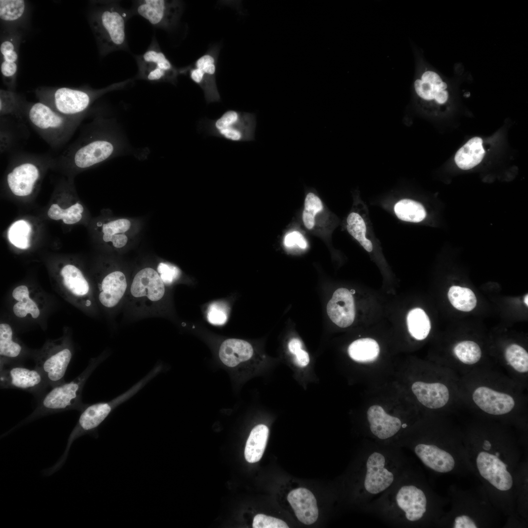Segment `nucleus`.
Instances as JSON below:
<instances>
[{
  "label": "nucleus",
  "mask_w": 528,
  "mask_h": 528,
  "mask_svg": "<svg viewBox=\"0 0 528 528\" xmlns=\"http://www.w3.org/2000/svg\"><path fill=\"white\" fill-rule=\"evenodd\" d=\"M105 123L102 120L98 130L83 131L60 155L53 156L51 167L81 170L110 158L117 147L109 131L104 129Z\"/></svg>",
  "instance_id": "obj_1"
},
{
  "label": "nucleus",
  "mask_w": 528,
  "mask_h": 528,
  "mask_svg": "<svg viewBox=\"0 0 528 528\" xmlns=\"http://www.w3.org/2000/svg\"><path fill=\"white\" fill-rule=\"evenodd\" d=\"M23 114L33 128L55 150L68 142L85 117L64 115L40 101L25 103Z\"/></svg>",
  "instance_id": "obj_2"
},
{
  "label": "nucleus",
  "mask_w": 528,
  "mask_h": 528,
  "mask_svg": "<svg viewBox=\"0 0 528 528\" xmlns=\"http://www.w3.org/2000/svg\"><path fill=\"white\" fill-rule=\"evenodd\" d=\"M103 359H92L87 368L76 378L52 388L41 397L37 406L18 426L30 422L48 415L66 410L82 412L87 406L82 401V393L87 379Z\"/></svg>",
  "instance_id": "obj_3"
},
{
  "label": "nucleus",
  "mask_w": 528,
  "mask_h": 528,
  "mask_svg": "<svg viewBox=\"0 0 528 528\" xmlns=\"http://www.w3.org/2000/svg\"><path fill=\"white\" fill-rule=\"evenodd\" d=\"M164 369L162 364H158L144 377L117 397L108 401L88 404L81 412L78 420L68 439L64 454L57 464L53 466L54 468L57 470L64 463L74 440L83 435L95 432L113 410L137 394L151 380L162 372Z\"/></svg>",
  "instance_id": "obj_4"
},
{
  "label": "nucleus",
  "mask_w": 528,
  "mask_h": 528,
  "mask_svg": "<svg viewBox=\"0 0 528 528\" xmlns=\"http://www.w3.org/2000/svg\"><path fill=\"white\" fill-rule=\"evenodd\" d=\"M128 16L116 2H104L92 12L89 22L101 54L127 47L125 23Z\"/></svg>",
  "instance_id": "obj_5"
},
{
  "label": "nucleus",
  "mask_w": 528,
  "mask_h": 528,
  "mask_svg": "<svg viewBox=\"0 0 528 528\" xmlns=\"http://www.w3.org/2000/svg\"><path fill=\"white\" fill-rule=\"evenodd\" d=\"M52 158L48 154L19 152L13 154L6 179L10 191L17 196L30 195L40 180L43 170L51 167Z\"/></svg>",
  "instance_id": "obj_6"
},
{
  "label": "nucleus",
  "mask_w": 528,
  "mask_h": 528,
  "mask_svg": "<svg viewBox=\"0 0 528 528\" xmlns=\"http://www.w3.org/2000/svg\"><path fill=\"white\" fill-rule=\"evenodd\" d=\"M113 88L112 87L99 90L67 87L40 88L35 92L40 102L62 114L69 117H85L93 101Z\"/></svg>",
  "instance_id": "obj_7"
},
{
  "label": "nucleus",
  "mask_w": 528,
  "mask_h": 528,
  "mask_svg": "<svg viewBox=\"0 0 528 528\" xmlns=\"http://www.w3.org/2000/svg\"><path fill=\"white\" fill-rule=\"evenodd\" d=\"M395 460L387 451H368L362 482L368 500L384 494L398 481V464Z\"/></svg>",
  "instance_id": "obj_8"
},
{
  "label": "nucleus",
  "mask_w": 528,
  "mask_h": 528,
  "mask_svg": "<svg viewBox=\"0 0 528 528\" xmlns=\"http://www.w3.org/2000/svg\"><path fill=\"white\" fill-rule=\"evenodd\" d=\"M256 127L255 113L234 110H228L215 119H202L199 124L200 130L207 134L233 142L254 140Z\"/></svg>",
  "instance_id": "obj_9"
},
{
  "label": "nucleus",
  "mask_w": 528,
  "mask_h": 528,
  "mask_svg": "<svg viewBox=\"0 0 528 528\" xmlns=\"http://www.w3.org/2000/svg\"><path fill=\"white\" fill-rule=\"evenodd\" d=\"M398 481L390 489L385 503L387 516L406 523L422 518L426 511L427 498L421 489L409 483Z\"/></svg>",
  "instance_id": "obj_10"
},
{
  "label": "nucleus",
  "mask_w": 528,
  "mask_h": 528,
  "mask_svg": "<svg viewBox=\"0 0 528 528\" xmlns=\"http://www.w3.org/2000/svg\"><path fill=\"white\" fill-rule=\"evenodd\" d=\"M220 361L227 367L253 376L266 368L267 360L249 342L228 338L220 344L218 352Z\"/></svg>",
  "instance_id": "obj_11"
},
{
  "label": "nucleus",
  "mask_w": 528,
  "mask_h": 528,
  "mask_svg": "<svg viewBox=\"0 0 528 528\" xmlns=\"http://www.w3.org/2000/svg\"><path fill=\"white\" fill-rule=\"evenodd\" d=\"M72 357V350L67 339L49 342L34 355L35 368L52 388L66 382L65 374Z\"/></svg>",
  "instance_id": "obj_12"
},
{
  "label": "nucleus",
  "mask_w": 528,
  "mask_h": 528,
  "mask_svg": "<svg viewBox=\"0 0 528 528\" xmlns=\"http://www.w3.org/2000/svg\"><path fill=\"white\" fill-rule=\"evenodd\" d=\"M219 51L218 45L211 46L193 65L180 70L189 71L190 79L203 90L207 104L220 101L216 80Z\"/></svg>",
  "instance_id": "obj_13"
},
{
  "label": "nucleus",
  "mask_w": 528,
  "mask_h": 528,
  "mask_svg": "<svg viewBox=\"0 0 528 528\" xmlns=\"http://www.w3.org/2000/svg\"><path fill=\"white\" fill-rule=\"evenodd\" d=\"M0 385L2 389H17L32 393L40 399L49 387L42 374L21 364L0 367Z\"/></svg>",
  "instance_id": "obj_14"
},
{
  "label": "nucleus",
  "mask_w": 528,
  "mask_h": 528,
  "mask_svg": "<svg viewBox=\"0 0 528 528\" xmlns=\"http://www.w3.org/2000/svg\"><path fill=\"white\" fill-rule=\"evenodd\" d=\"M416 96L424 102L443 105L449 99L448 85L435 69L419 62L413 83Z\"/></svg>",
  "instance_id": "obj_15"
},
{
  "label": "nucleus",
  "mask_w": 528,
  "mask_h": 528,
  "mask_svg": "<svg viewBox=\"0 0 528 528\" xmlns=\"http://www.w3.org/2000/svg\"><path fill=\"white\" fill-rule=\"evenodd\" d=\"M179 0H142L136 2L134 11L152 25L170 29L178 23L182 13Z\"/></svg>",
  "instance_id": "obj_16"
},
{
  "label": "nucleus",
  "mask_w": 528,
  "mask_h": 528,
  "mask_svg": "<svg viewBox=\"0 0 528 528\" xmlns=\"http://www.w3.org/2000/svg\"><path fill=\"white\" fill-rule=\"evenodd\" d=\"M470 396L476 407L494 416L507 414L515 408L517 404L512 394L489 384H479L474 387Z\"/></svg>",
  "instance_id": "obj_17"
},
{
  "label": "nucleus",
  "mask_w": 528,
  "mask_h": 528,
  "mask_svg": "<svg viewBox=\"0 0 528 528\" xmlns=\"http://www.w3.org/2000/svg\"><path fill=\"white\" fill-rule=\"evenodd\" d=\"M287 363L296 381L306 389L310 383L318 381L308 352L297 337L290 338L286 344Z\"/></svg>",
  "instance_id": "obj_18"
},
{
  "label": "nucleus",
  "mask_w": 528,
  "mask_h": 528,
  "mask_svg": "<svg viewBox=\"0 0 528 528\" xmlns=\"http://www.w3.org/2000/svg\"><path fill=\"white\" fill-rule=\"evenodd\" d=\"M130 291L134 297H146L149 300L156 302L163 298L165 286L157 271L152 268L146 267L135 275Z\"/></svg>",
  "instance_id": "obj_19"
},
{
  "label": "nucleus",
  "mask_w": 528,
  "mask_h": 528,
  "mask_svg": "<svg viewBox=\"0 0 528 528\" xmlns=\"http://www.w3.org/2000/svg\"><path fill=\"white\" fill-rule=\"evenodd\" d=\"M330 319L341 328H347L355 318V307L353 296L348 289L339 288L333 293L327 306Z\"/></svg>",
  "instance_id": "obj_20"
},
{
  "label": "nucleus",
  "mask_w": 528,
  "mask_h": 528,
  "mask_svg": "<svg viewBox=\"0 0 528 528\" xmlns=\"http://www.w3.org/2000/svg\"><path fill=\"white\" fill-rule=\"evenodd\" d=\"M367 418L372 434L381 440L392 438L402 427L407 426L400 418L389 415L378 405H373L368 408Z\"/></svg>",
  "instance_id": "obj_21"
},
{
  "label": "nucleus",
  "mask_w": 528,
  "mask_h": 528,
  "mask_svg": "<svg viewBox=\"0 0 528 528\" xmlns=\"http://www.w3.org/2000/svg\"><path fill=\"white\" fill-rule=\"evenodd\" d=\"M411 389L418 400L429 409L442 408L452 398V392L448 387L439 382L416 381Z\"/></svg>",
  "instance_id": "obj_22"
},
{
  "label": "nucleus",
  "mask_w": 528,
  "mask_h": 528,
  "mask_svg": "<svg viewBox=\"0 0 528 528\" xmlns=\"http://www.w3.org/2000/svg\"><path fill=\"white\" fill-rule=\"evenodd\" d=\"M289 503L297 519L305 525L314 523L318 517L316 498L307 488L300 487L291 491L287 495Z\"/></svg>",
  "instance_id": "obj_23"
},
{
  "label": "nucleus",
  "mask_w": 528,
  "mask_h": 528,
  "mask_svg": "<svg viewBox=\"0 0 528 528\" xmlns=\"http://www.w3.org/2000/svg\"><path fill=\"white\" fill-rule=\"evenodd\" d=\"M414 450L424 465L436 472L446 473L454 467L455 461L451 454L436 445L419 443Z\"/></svg>",
  "instance_id": "obj_24"
},
{
  "label": "nucleus",
  "mask_w": 528,
  "mask_h": 528,
  "mask_svg": "<svg viewBox=\"0 0 528 528\" xmlns=\"http://www.w3.org/2000/svg\"><path fill=\"white\" fill-rule=\"evenodd\" d=\"M127 286L124 274L120 271H113L103 280L99 300L105 307L109 308L116 306L123 296Z\"/></svg>",
  "instance_id": "obj_25"
},
{
  "label": "nucleus",
  "mask_w": 528,
  "mask_h": 528,
  "mask_svg": "<svg viewBox=\"0 0 528 528\" xmlns=\"http://www.w3.org/2000/svg\"><path fill=\"white\" fill-rule=\"evenodd\" d=\"M484 154L482 139L479 137H474L457 151L455 156V161L460 169L469 170L482 161Z\"/></svg>",
  "instance_id": "obj_26"
},
{
  "label": "nucleus",
  "mask_w": 528,
  "mask_h": 528,
  "mask_svg": "<svg viewBox=\"0 0 528 528\" xmlns=\"http://www.w3.org/2000/svg\"><path fill=\"white\" fill-rule=\"evenodd\" d=\"M22 347L13 339V331L9 325H0V367L6 365L20 364L18 359L22 357Z\"/></svg>",
  "instance_id": "obj_27"
},
{
  "label": "nucleus",
  "mask_w": 528,
  "mask_h": 528,
  "mask_svg": "<svg viewBox=\"0 0 528 528\" xmlns=\"http://www.w3.org/2000/svg\"><path fill=\"white\" fill-rule=\"evenodd\" d=\"M269 433L268 427L264 424H258L252 429L244 450L247 462L255 463L260 460L266 445Z\"/></svg>",
  "instance_id": "obj_28"
},
{
  "label": "nucleus",
  "mask_w": 528,
  "mask_h": 528,
  "mask_svg": "<svg viewBox=\"0 0 528 528\" xmlns=\"http://www.w3.org/2000/svg\"><path fill=\"white\" fill-rule=\"evenodd\" d=\"M379 352L377 342L371 338L354 340L348 349L350 358L358 363H369L375 361L378 356Z\"/></svg>",
  "instance_id": "obj_29"
},
{
  "label": "nucleus",
  "mask_w": 528,
  "mask_h": 528,
  "mask_svg": "<svg viewBox=\"0 0 528 528\" xmlns=\"http://www.w3.org/2000/svg\"><path fill=\"white\" fill-rule=\"evenodd\" d=\"M61 275L65 286L76 296H83L89 291L88 282L82 272L73 265L67 264L61 269Z\"/></svg>",
  "instance_id": "obj_30"
},
{
  "label": "nucleus",
  "mask_w": 528,
  "mask_h": 528,
  "mask_svg": "<svg viewBox=\"0 0 528 528\" xmlns=\"http://www.w3.org/2000/svg\"><path fill=\"white\" fill-rule=\"evenodd\" d=\"M29 290L26 286H17L12 292L13 297L18 301L13 306V312L19 317H24L30 314L33 318L40 315V311L36 304L30 299Z\"/></svg>",
  "instance_id": "obj_31"
},
{
  "label": "nucleus",
  "mask_w": 528,
  "mask_h": 528,
  "mask_svg": "<svg viewBox=\"0 0 528 528\" xmlns=\"http://www.w3.org/2000/svg\"><path fill=\"white\" fill-rule=\"evenodd\" d=\"M407 322L409 333L416 339L422 340L428 335L431 323L422 309L415 308L411 310L407 315Z\"/></svg>",
  "instance_id": "obj_32"
},
{
  "label": "nucleus",
  "mask_w": 528,
  "mask_h": 528,
  "mask_svg": "<svg viewBox=\"0 0 528 528\" xmlns=\"http://www.w3.org/2000/svg\"><path fill=\"white\" fill-rule=\"evenodd\" d=\"M394 211L397 218L403 221L418 222L426 217L424 207L419 202L409 199H403L395 205Z\"/></svg>",
  "instance_id": "obj_33"
},
{
  "label": "nucleus",
  "mask_w": 528,
  "mask_h": 528,
  "mask_svg": "<svg viewBox=\"0 0 528 528\" xmlns=\"http://www.w3.org/2000/svg\"><path fill=\"white\" fill-rule=\"evenodd\" d=\"M25 104L13 91L0 89V117L11 115L17 118L19 122H22Z\"/></svg>",
  "instance_id": "obj_34"
},
{
  "label": "nucleus",
  "mask_w": 528,
  "mask_h": 528,
  "mask_svg": "<svg viewBox=\"0 0 528 528\" xmlns=\"http://www.w3.org/2000/svg\"><path fill=\"white\" fill-rule=\"evenodd\" d=\"M505 359L514 373L526 374L528 372V353L521 346L512 343L508 345L504 352Z\"/></svg>",
  "instance_id": "obj_35"
},
{
  "label": "nucleus",
  "mask_w": 528,
  "mask_h": 528,
  "mask_svg": "<svg viewBox=\"0 0 528 528\" xmlns=\"http://www.w3.org/2000/svg\"><path fill=\"white\" fill-rule=\"evenodd\" d=\"M448 297L452 305L461 311H470L475 308L477 304L474 293L467 287L452 286L449 289Z\"/></svg>",
  "instance_id": "obj_36"
},
{
  "label": "nucleus",
  "mask_w": 528,
  "mask_h": 528,
  "mask_svg": "<svg viewBox=\"0 0 528 528\" xmlns=\"http://www.w3.org/2000/svg\"><path fill=\"white\" fill-rule=\"evenodd\" d=\"M453 353L460 362L466 365L477 363L482 355L479 345L471 340H464L457 343L453 348Z\"/></svg>",
  "instance_id": "obj_37"
},
{
  "label": "nucleus",
  "mask_w": 528,
  "mask_h": 528,
  "mask_svg": "<svg viewBox=\"0 0 528 528\" xmlns=\"http://www.w3.org/2000/svg\"><path fill=\"white\" fill-rule=\"evenodd\" d=\"M347 229L350 234L368 252L373 250L371 242L366 237V226L362 217L355 212L351 213L347 219Z\"/></svg>",
  "instance_id": "obj_38"
},
{
  "label": "nucleus",
  "mask_w": 528,
  "mask_h": 528,
  "mask_svg": "<svg viewBox=\"0 0 528 528\" xmlns=\"http://www.w3.org/2000/svg\"><path fill=\"white\" fill-rule=\"evenodd\" d=\"M137 60L156 64L161 69L176 75L180 72L172 65L154 42Z\"/></svg>",
  "instance_id": "obj_39"
},
{
  "label": "nucleus",
  "mask_w": 528,
  "mask_h": 528,
  "mask_svg": "<svg viewBox=\"0 0 528 528\" xmlns=\"http://www.w3.org/2000/svg\"><path fill=\"white\" fill-rule=\"evenodd\" d=\"M31 232L30 224L24 220L14 222L8 231L9 241L16 247L25 249L29 246V236Z\"/></svg>",
  "instance_id": "obj_40"
},
{
  "label": "nucleus",
  "mask_w": 528,
  "mask_h": 528,
  "mask_svg": "<svg viewBox=\"0 0 528 528\" xmlns=\"http://www.w3.org/2000/svg\"><path fill=\"white\" fill-rule=\"evenodd\" d=\"M83 210V207L79 203H76L66 209H62L57 204H53L49 209L47 215L52 220L62 219L65 223L72 224L78 222L81 219V214Z\"/></svg>",
  "instance_id": "obj_41"
},
{
  "label": "nucleus",
  "mask_w": 528,
  "mask_h": 528,
  "mask_svg": "<svg viewBox=\"0 0 528 528\" xmlns=\"http://www.w3.org/2000/svg\"><path fill=\"white\" fill-rule=\"evenodd\" d=\"M139 76L150 81H168L175 83L177 75L166 71L157 66L137 60Z\"/></svg>",
  "instance_id": "obj_42"
},
{
  "label": "nucleus",
  "mask_w": 528,
  "mask_h": 528,
  "mask_svg": "<svg viewBox=\"0 0 528 528\" xmlns=\"http://www.w3.org/2000/svg\"><path fill=\"white\" fill-rule=\"evenodd\" d=\"M323 208L320 198L313 192H309L305 199L302 219L305 226L311 229L315 224V217Z\"/></svg>",
  "instance_id": "obj_43"
},
{
  "label": "nucleus",
  "mask_w": 528,
  "mask_h": 528,
  "mask_svg": "<svg viewBox=\"0 0 528 528\" xmlns=\"http://www.w3.org/2000/svg\"><path fill=\"white\" fill-rule=\"evenodd\" d=\"M25 10L23 0H0V19L5 22H13L20 19Z\"/></svg>",
  "instance_id": "obj_44"
},
{
  "label": "nucleus",
  "mask_w": 528,
  "mask_h": 528,
  "mask_svg": "<svg viewBox=\"0 0 528 528\" xmlns=\"http://www.w3.org/2000/svg\"><path fill=\"white\" fill-rule=\"evenodd\" d=\"M228 308L222 302H214L208 308L207 314L208 321L216 326L224 325L228 317Z\"/></svg>",
  "instance_id": "obj_45"
},
{
  "label": "nucleus",
  "mask_w": 528,
  "mask_h": 528,
  "mask_svg": "<svg viewBox=\"0 0 528 528\" xmlns=\"http://www.w3.org/2000/svg\"><path fill=\"white\" fill-rule=\"evenodd\" d=\"M131 225L130 221L126 219H118L104 224L102 227L103 240L106 242L112 235L126 232L130 229Z\"/></svg>",
  "instance_id": "obj_46"
},
{
  "label": "nucleus",
  "mask_w": 528,
  "mask_h": 528,
  "mask_svg": "<svg viewBox=\"0 0 528 528\" xmlns=\"http://www.w3.org/2000/svg\"><path fill=\"white\" fill-rule=\"evenodd\" d=\"M0 154H3L12 149L14 146L15 135L14 132L7 125L8 123L3 117H0Z\"/></svg>",
  "instance_id": "obj_47"
},
{
  "label": "nucleus",
  "mask_w": 528,
  "mask_h": 528,
  "mask_svg": "<svg viewBox=\"0 0 528 528\" xmlns=\"http://www.w3.org/2000/svg\"><path fill=\"white\" fill-rule=\"evenodd\" d=\"M254 528H288L289 527L284 521L263 514L256 515L252 524Z\"/></svg>",
  "instance_id": "obj_48"
},
{
  "label": "nucleus",
  "mask_w": 528,
  "mask_h": 528,
  "mask_svg": "<svg viewBox=\"0 0 528 528\" xmlns=\"http://www.w3.org/2000/svg\"><path fill=\"white\" fill-rule=\"evenodd\" d=\"M157 271L164 284L167 285L172 284L180 275V271L177 267L164 263L158 264Z\"/></svg>",
  "instance_id": "obj_49"
},
{
  "label": "nucleus",
  "mask_w": 528,
  "mask_h": 528,
  "mask_svg": "<svg viewBox=\"0 0 528 528\" xmlns=\"http://www.w3.org/2000/svg\"><path fill=\"white\" fill-rule=\"evenodd\" d=\"M0 51L2 61L9 63H17L18 54L12 41L9 40L3 41L0 45Z\"/></svg>",
  "instance_id": "obj_50"
},
{
  "label": "nucleus",
  "mask_w": 528,
  "mask_h": 528,
  "mask_svg": "<svg viewBox=\"0 0 528 528\" xmlns=\"http://www.w3.org/2000/svg\"><path fill=\"white\" fill-rule=\"evenodd\" d=\"M284 244L288 247L297 245L301 248L305 249L307 246V242L303 235L296 231L290 232L285 236Z\"/></svg>",
  "instance_id": "obj_51"
},
{
  "label": "nucleus",
  "mask_w": 528,
  "mask_h": 528,
  "mask_svg": "<svg viewBox=\"0 0 528 528\" xmlns=\"http://www.w3.org/2000/svg\"><path fill=\"white\" fill-rule=\"evenodd\" d=\"M128 238L125 234H120L112 235L108 238L106 242H111L113 245L116 248H121L126 245Z\"/></svg>",
  "instance_id": "obj_52"
},
{
  "label": "nucleus",
  "mask_w": 528,
  "mask_h": 528,
  "mask_svg": "<svg viewBox=\"0 0 528 528\" xmlns=\"http://www.w3.org/2000/svg\"><path fill=\"white\" fill-rule=\"evenodd\" d=\"M463 519V523L462 525V528H477L476 525L473 520L467 515L461 516Z\"/></svg>",
  "instance_id": "obj_53"
},
{
  "label": "nucleus",
  "mask_w": 528,
  "mask_h": 528,
  "mask_svg": "<svg viewBox=\"0 0 528 528\" xmlns=\"http://www.w3.org/2000/svg\"><path fill=\"white\" fill-rule=\"evenodd\" d=\"M528 295L527 294L526 295L525 297L524 302H525V303L527 305V306H528Z\"/></svg>",
  "instance_id": "obj_54"
},
{
  "label": "nucleus",
  "mask_w": 528,
  "mask_h": 528,
  "mask_svg": "<svg viewBox=\"0 0 528 528\" xmlns=\"http://www.w3.org/2000/svg\"><path fill=\"white\" fill-rule=\"evenodd\" d=\"M90 304H91V302L89 300H87V301L86 302V305L87 306H89V305H90Z\"/></svg>",
  "instance_id": "obj_55"
},
{
  "label": "nucleus",
  "mask_w": 528,
  "mask_h": 528,
  "mask_svg": "<svg viewBox=\"0 0 528 528\" xmlns=\"http://www.w3.org/2000/svg\"><path fill=\"white\" fill-rule=\"evenodd\" d=\"M350 292L352 294H354L355 293V291L353 289L350 290Z\"/></svg>",
  "instance_id": "obj_56"
},
{
  "label": "nucleus",
  "mask_w": 528,
  "mask_h": 528,
  "mask_svg": "<svg viewBox=\"0 0 528 528\" xmlns=\"http://www.w3.org/2000/svg\"><path fill=\"white\" fill-rule=\"evenodd\" d=\"M499 455H500V453H498V452H496V454H495V456H497V457H498V456H499Z\"/></svg>",
  "instance_id": "obj_57"
}]
</instances>
